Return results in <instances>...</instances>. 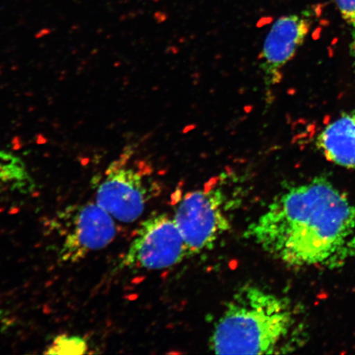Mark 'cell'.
Returning a JSON list of instances; mask_svg holds the SVG:
<instances>
[{
  "label": "cell",
  "mask_w": 355,
  "mask_h": 355,
  "mask_svg": "<svg viewBox=\"0 0 355 355\" xmlns=\"http://www.w3.org/2000/svg\"><path fill=\"white\" fill-rule=\"evenodd\" d=\"M247 236L288 266L337 268L355 259V204L317 177L275 198Z\"/></svg>",
  "instance_id": "6da1fadb"
},
{
  "label": "cell",
  "mask_w": 355,
  "mask_h": 355,
  "mask_svg": "<svg viewBox=\"0 0 355 355\" xmlns=\"http://www.w3.org/2000/svg\"><path fill=\"white\" fill-rule=\"evenodd\" d=\"M295 324L287 300L259 286H245L235 293L216 322L209 348L217 354L279 353Z\"/></svg>",
  "instance_id": "7a4b0ae2"
},
{
  "label": "cell",
  "mask_w": 355,
  "mask_h": 355,
  "mask_svg": "<svg viewBox=\"0 0 355 355\" xmlns=\"http://www.w3.org/2000/svg\"><path fill=\"white\" fill-rule=\"evenodd\" d=\"M124 153L105 171L96 192V202L114 220L135 222L144 214L157 189L148 171Z\"/></svg>",
  "instance_id": "3957f363"
},
{
  "label": "cell",
  "mask_w": 355,
  "mask_h": 355,
  "mask_svg": "<svg viewBox=\"0 0 355 355\" xmlns=\"http://www.w3.org/2000/svg\"><path fill=\"white\" fill-rule=\"evenodd\" d=\"M60 263H77L93 252L104 250L116 236L114 219L96 202L70 207L61 212Z\"/></svg>",
  "instance_id": "277c9868"
},
{
  "label": "cell",
  "mask_w": 355,
  "mask_h": 355,
  "mask_svg": "<svg viewBox=\"0 0 355 355\" xmlns=\"http://www.w3.org/2000/svg\"><path fill=\"white\" fill-rule=\"evenodd\" d=\"M225 197L219 189L193 191L176 208L174 218L189 254L209 250L230 228L224 211Z\"/></svg>",
  "instance_id": "5b68a950"
},
{
  "label": "cell",
  "mask_w": 355,
  "mask_h": 355,
  "mask_svg": "<svg viewBox=\"0 0 355 355\" xmlns=\"http://www.w3.org/2000/svg\"><path fill=\"white\" fill-rule=\"evenodd\" d=\"M189 255L174 218L161 214L140 225L121 263L130 269L162 270L179 264Z\"/></svg>",
  "instance_id": "8992f818"
},
{
  "label": "cell",
  "mask_w": 355,
  "mask_h": 355,
  "mask_svg": "<svg viewBox=\"0 0 355 355\" xmlns=\"http://www.w3.org/2000/svg\"><path fill=\"white\" fill-rule=\"evenodd\" d=\"M312 26L309 12L291 15L275 21L266 35L261 54L264 83L270 88L282 81V71L295 57Z\"/></svg>",
  "instance_id": "52a82bcc"
},
{
  "label": "cell",
  "mask_w": 355,
  "mask_h": 355,
  "mask_svg": "<svg viewBox=\"0 0 355 355\" xmlns=\"http://www.w3.org/2000/svg\"><path fill=\"white\" fill-rule=\"evenodd\" d=\"M316 146L328 162L355 170V107L324 128Z\"/></svg>",
  "instance_id": "ba28073f"
},
{
  "label": "cell",
  "mask_w": 355,
  "mask_h": 355,
  "mask_svg": "<svg viewBox=\"0 0 355 355\" xmlns=\"http://www.w3.org/2000/svg\"><path fill=\"white\" fill-rule=\"evenodd\" d=\"M37 184L24 161L15 154L0 150V193H33Z\"/></svg>",
  "instance_id": "9c48e42d"
},
{
  "label": "cell",
  "mask_w": 355,
  "mask_h": 355,
  "mask_svg": "<svg viewBox=\"0 0 355 355\" xmlns=\"http://www.w3.org/2000/svg\"><path fill=\"white\" fill-rule=\"evenodd\" d=\"M87 341L82 336L60 335L53 340L44 354H85L88 352Z\"/></svg>",
  "instance_id": "30bf717a"
},
{
  "label": "cell",
  "mask_w": 355,
  "mask_h": 355,
  "mask_svg": "<svg viewBox=\"0 0 355 355\" xmlns=\"http://www.w3.org/2000/svg\"><path fill=\"white\" fill-rule=\"evenodd\" d=\"M341 17L352 29V48L355 52V0H336Z\"/></svg>",
  "instance_id": "8fae6325"
}]
</instances>
